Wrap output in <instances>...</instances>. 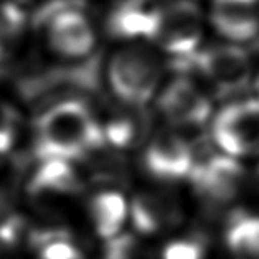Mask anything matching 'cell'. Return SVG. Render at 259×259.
<instances>
[{
    "instance_id": "7c38bea8",
    "label": "cell",
    "mask_w": 259,
    "mask_h": 259,
    "mask_svg": "<svg viewBox=\"0 0 259 259\" xmlns=\"http://www.w3.org/2000/svg\"><path fill=\"white\" fill-rule=\"evenodd\" d=\"M131 218L139 233L155 235L179 223L180 208L170 195L144 192L132 201Z\"/></svg>"
},
{
    "instance_id": "5b68a950",
    "label": "cell",
    "mask_w": 259,
    "mask_h": 259,
    "mask_svg": "<svg viewBox=\"0 0 259 259\" xmlns=\"http://www.w3.org/2000/svg\"><path fill=\"white\" fill-rule=\"evenodd\" d=\"M35 23L47 27L50 48L63 58H84L96 43L88 18L69 0L47 4L36 12Z\"/></svg>"
},
{
    "instance_id": "ffe728a7",
    "label": "cell",
    "mask_w": 259,
    "mask_h": 259,
    "mask_svg": "<svg viewBox=\"0 0 259 259\" xmlns=\"http://www.w3.org/2000/svg\"><path fill=\"white\" fill-rule=\"evenodd\" d=\"M17 117L12 107L0 103V155L7 154L15 142Z\"/></svg>"
},
{
    "instance_id": "8fae6325",
    "label": "cell",
    "mask_w": 259,
    "mask_h": 259,
    "mask_svg": "<svg viewBox=\"0 0 259 259\" xmlns=\"http://www.w3.org/2000/svg\"><path fill=\"white\" fill-rule=\"evenodd\" d=\"M210 20L231 41H249L259 35V0H213Z\"/></svg>"
},
{
    "instance_id": "e0dca14e",
    "label": "cell",
    "mask_w": 259,
    "mask_h": 259,
    "mask_svg": "<svg viewBox=\"0 0 259 259\" xmlns=\"http://www.w3.org/2000/svg\"><path fill=\"white\" fill-rule=\"evenodd\" d=\"M149 129V119L144 114H121L111 117L103 125L106 142L125 149L137 145Z\"/></svg>"
},
{
    "instance_id": "277c9868",
    "label": "cell",
    "mask_w": 259,
    "mask_h": 259,
    "mask_svg": "<svg viewBox=\"0 0 259 259\" xmlns=\"http://www.w3.org/2000/svg\"><path fill=\"white\" fill-rule=\"evenodd\" d=\"M174 65L180 71L197 69L210 81L220 96H231L249 86L252 78V63L243 48L233 45H217L200 50Z\"/></svg>"
},
{
    "instance_id": "8992f818",
    "label": "cell",
    "mask_w": 259,
    "mask_h": 259,
    "mask_svg": "<svg viewBox=\"0 0 259 259\" xmlns=\"http://www.w3.org/2000/svg\"><path fill=\"white\" fill-rule=\"evenodd\" d=\"M159 12L154 41L174 56L185 60L197 53L201 41V10L195 0H174Z\"/></svg>"
},
{
    "instance_id": "5bb4252c",
    "label": "cell",
    "mask_w": 259,
    "mask_h": 259,
    "mask_svg": "<svg viewBox=\"0 0 259 259\" xmlns=\"http://www.w3.org/2000/svg\"><path fill=\"white\" fill-rule=\"evenodd\" d=\"M159 25V12L142 7V0H125L109 14L106 20L107 33L114 38L154 40Z\"/></svg>"
},
{
    "instance_id": "7402d4cb",
    "label": "cell",
    "mask_w": 259,
    "mask_h": 259,
    "mask_svg": "<svg viewBox=\"0 0 259 259\" xmlns=\"http://www.w3.org/2000/svg\"><path fill=\"white\" fill-rule=\"evenodd\" d=\"M257 177H259V167H257Z\"/></svg>"
},
{
    "instance_id": "2e32d148",
    "label": "cell",
    "mask_w": 259,
    "mask_h": 259,
    "mask_svg": "<svg viewBox=\"0 0 259 259\" xmlns=\"http://www.w3.org/2000/svg\"><path fill=\"white\" fill-rule=\"evenodd\" d=\"M226 244L235 259H259V217L235 214L226 230Z\"/></svg>"
},
{
    "instance_id": "ba28073f",
    "label": "cell",
    "mask_w": 259,
    "mask_h": 259,
    "mask_svg": "<svg viewBox=\"0 0 259 259\" xmlns=\"http://www.w3.org/2000/svg\"><path fill=\"white\" fill-rule=\"evenodd\" d=\"M243 177V167L231 155H210L195 163L190 172L195 193L210 206H221L235 200Z\"/></svg>"
},
{
    "instance_id": "7a4b0ae2",
    "label": "cell",
    "mask_w": 259,
    "mask_h": 259,
    "mask_svg": "<svg viewBox=\"0 0 259 259\" xmlns=\"http://www.w3.org/2000/svg\"><path fill=\"white\" fill-rule=\"evenodd\" d=\"M99 88V56L79 65L55 68L22 79L20 93L36 109L45 111L69 99H86Z\"/></svg>"
},
{
    "instance_id": "52a82bcc",
    "label": "cell",
    "mask_w": 259,
    "mask_h": 259,
    "mask_svg": "<svg viewBox=\"0 0 259 259\" xmlns=\"http://www.w3.org/2000/svg\"><path fill=\"white\" fill-rule=\"evenodd\" d=\"M211 131L214 142L231 157L259 154V98L225 106Z\"/></svg>"
},
{
    "instance_id": "6da1fadb",
    "label": "cell",
    "mask_w": 259,
    "mask_h": 259,
    "mask_svg": "<svg viewBox=\"0 0 259 259\" xmlns=\"http://www.w3.org/2000/svg\"><path fill=\"white\" fill-rule=\"evenodd\" d=\"M35 154L40 160H76L106 144L103 125L84 99L47 107L35 122Z\"/></svg>"
},
{
    "instance_id": "ac0fdd59",
    "label": "cell",
    "mask_w": 259,
    "mask_h": 259,
    "mask_svg": "<svg viewBox=\"0 0 259 259\" xmlns=\"http://www.w3.org/2000/svg\"><path fill=\"white\" fill-rule=\"evenodd\" d=\"M27 15L23 14L14 4L0 5V60L4 58V53L7 47L14 41L25 28Z\"/></svg>"
},
{
    "instance_id": "30bf717a",
    "label": "cell",
    "mask_w": 259,
    "mask_h": 259,
    "mask_svg": "<svg viewBox=\"0 0 259 259\" xmlns=\"http://www.w3.org/2000/svg\"><path fill=\"white\" fill-rule=\"evenodd\" d=\"M144 163L149 174L160 180H179L190 175L195 165L193 150L174 131H162L147 144Z\"/></svg>"
},
{
    "instance_id": "d6986e66",
    "label": "cell",
    "mask_w": 259,
    "mask_h": 259,
    "mask_svg": "<svg viewBox=\"0 0 259 259\" xmlns=\"http://www.w3.org/2000/svg\"><path fill=\"white\" fill-rule=\"evenodd\" d=\"M205 243L201 238H183L168 243L163 249V259H203Z\"/></svg>"
},
{
    "instance_id": "9c48e42d",
    "label": "cell",
    "mask_w": 259,
    "mask_h": 259,
    "mask_svg": "<svg viewBox=\"0 0 259 259\" xmlns=\"http://www.w3.org/2000/svg\"><path fill=\"white\" fill-rule=\"evenodd\" d=\"M159 109L177 127H200L211 114V103L192 79H174L159 98Z\"/></svg>"
},
{
    "instance_id": "3957f363",
    "label": "cell",
    "mask_w": 259,
    "mask_h": 259,
    "mask_svg": "<svg viewBox=\"0 0 259 259\" xmlns=\"http://www.w3.org/2000/svg\"><path fill=\"white\" fill-rule=\"evenodd\" d=\"M107 81L122 104L142 107L150 101L160 81V63L149 48L136 45L122 48L107 66Z\"/></svg>"
},
{
    "instance_id": "9a60e30c",
    "label": "cell",
    "mask_w": 259,
    "mask_h": 259,
    "mask_svg": "<svg viewBox=\"0 0 259 259\" xmlns=\"http://www.w3.org/2000/svg\"><path fill=\"white\" fill-rule=\"evenodd\" d=\"M90 214L96 233L104 239L119 235L127 217V205L121 193L103 192L90 201Z\"/></svg>"
},
{
    "instance_id": "4fadbf2b",
    "label": "cell",
    "mask_w": 259,
    "mask_h": 259,
    "mask_svg": "<svg viewBox=\"0 0 259 259\" xmlns=\"http://www.w3.org/2000/svg\"><path fill=\"white\" fill-rule=\"evenodd\" d=\"M79 175L66 160H41V165L28 183V193L36 200L71 197L79 192Z\"/></svg>"
},
{
    "instance_id": "44dd1931",
    "label": "cell",
    "mask_w": 259,
    "mask_h": 259,
    "mask_svg": "<svg viewBox=\"0 0 259 259\" xmlns=\"http://www.w3.org/2000/svg\"><path fill=\"white\" fill-rule=\"evenodd\" d=\"M139 246L131 236H116L107 239V246L103 259H137Z\"/></svg>"
}]
</instances>
